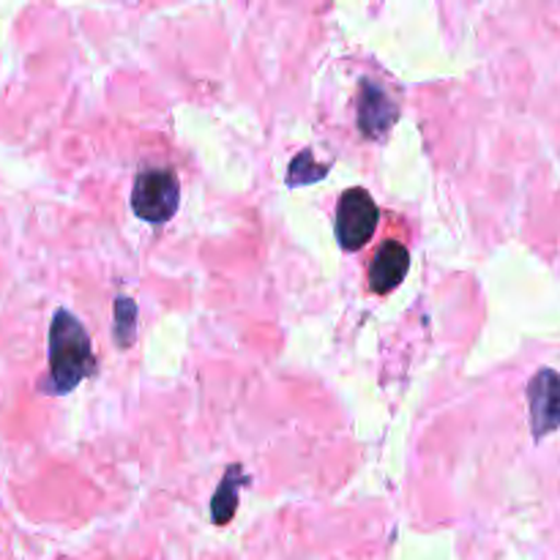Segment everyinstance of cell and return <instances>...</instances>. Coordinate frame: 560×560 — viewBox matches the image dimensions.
<instances>
[{"label": "cell", "mask_w": 560, "mask_h": 560, "mask_svg": "<svg viewBox=\"0 0 560 560\" xmlns=\"http://www.w3.org/2000/svg\"><path fill=\"white\" fill-rule=\"evenodd\" d=\"M410 268V252L399 241H386L375 255L370 268V288L386 295L397 288Z\"/></svg>", "instance_id": "5"}, {"label": "cell", "mask_w": 560, "mask_h": 560, "mask_svg": "<svg viewBox=\"0 0 560 560\" xmlns=\"http://www.w3.org/2000/svg\"><path fill=\"white\" fill-rule=\"evenodd\" d=\"M534 435L545 438L560 427V375L552 370L536 372L528 386Z\"/></svg>", "instance_id": "4"}, {"label": "cell", "mask_w": 560, "mask_h": 560, "mask_svg": "<svg viewBox=\"0 0 560 560\" xmlns=\"http://www.w3.org/2000/svg\"><path fill=\"white\" fill-rule=\"evenodd\" d=\"M93 372V350L85 328L74 315L60 310L49 328V377L58 394L80 386Z\"/></svg>", "instance_id": "1"}, {"label": "cell", "mask_w": 560, "mask_h": 560, "mask_svg": "<svg viewBox=\"0 0 560 560\" xmlns=\"http://www.w3.org/2000/svg\"><path fill=\"white\" fill-rule=\"evenodd\" d=\"M178 178L173 170H142L131 189V208L140 219L162 224L178 211Z\"/></svg>", "instance_id": "2"}, {"label": "cell", "mask_w": 560, "mask_h": 560, "mask_svg": "<svg viewBox=\"0 0 560 560\" xmlns=\"http://www.w3.org/2000/svg\"><path fill=\"white\" fill-rule=\"evenodd\" d=\"M394 118H397V113H394V104L388 102L386 93L364 82L359 96V124L364 135L381 137L394 124Z\"/></svg>", "instance_id": "6"}, {"label": "cell", "mask_w": 560, "mask_h": 560, "mask_svg": "<svg viewBox=\"0 0 560 560\" xmlns=\"http://www.w3.org/2000/svg\"><path fill=\"white\" fill-rule=\"evenodd\" d=\"M235 476H241L238 468L230 470L228 479H224V485L219 487V492L213 495V520H217L219 525L230 523L235 514V503H238V495H235V492H238V487H241V481H235Z\"/></svg>", "instance_id": "7"}, {"label": "cell", "mask_w": 560, "mask_h": 560, "mask_svg": "<svg viewBox=\"0 0 560 560\" xmlns=\"http://www.w3.org/2000/svg\"><path fill=\"white\" fill-rule=\"evenodd\" d=\"M377 202L366 189H348L337 206V238L342 249L359 252L372 241L377 230Z\"/></svg>", "instance_id": "3"}]
</instances>
